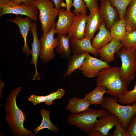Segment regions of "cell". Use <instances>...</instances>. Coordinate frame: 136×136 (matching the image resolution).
Returning <instances> with one entry per match:
<instances>
[{"label":"cell","instance_id":"6da1fadb","mask_svg":"<svg viewBox=\"0 0 136 136\" xmlns=\"http://www.w3.org/2000/svg\"><path fill=\"white\" fill-rule=\"evenodd\" d=\"M22 89L21 87L14 89L7 97L5 106L7 112L6 120L14 135L35 136L31 131L24 127L23 123L26 119L25 114L18 107L16 104V97Z\"/></svg>","mask_w":136,"mask_h":136},{"label":"cell","instance_id":"7a4b0ae2","mask_svg":"<svg viewBox=\"0 0 136 136\" xmlns=\"http://www.w3.org/2000/svg\"><path fill=\"white\" fill-rule=\"evenodd\" d=\"M120 67L110 66L103 69L97 76V85L105 87L110 96L119 99L128 91V83L120 76Z\"/></svg>","mask_w":136,"mask_h":136},{"label":"cell","instance_id":"3957f363","mask_svg":"<svg viewBox=\"0 0 136 136\" xmlns=\"http://www.w3.org/2000/svg\"><path fill=\"white\" fill-rule=\"evenodd\" d=\"M118 98L113 96L104 98L101 105L110 114L116 115L119 119L122 126L126 129L129 123L136 114V102L127 105H121Z\"/></svg>","mask_w":136,"mask_h":136},{"label":"cell","instance_id":"277c9868","mask_svg":"<svg viewBox=\"0 0 136 136\" xmlns=\"http://www.w3.org/2000/svg\"><path fill=\"white\" fill-rule=\"evenodd\" d=\"M109 114L104 108L99 110L89 108L79 113L70 115L67 120L70 124L89 134L92 132L98 117Z\"/></svg>","mask_w":136,"mask_h":136},{"label":"cell","instance_id":"5b68a950","mask_svg":"<svg viewBox=\"0 0 136 136\" xmlns=\"http://www.w3.org/2000/svg\"><path fill=\"white\" fill-rule=\"evenodd\" d=\"M53 3L51 0H33L30 5L39 11V18L43 33L49 31L55 24L59 10L54 7Z\"/></svg>","mask_w":136,"mask_h":136},{"label":"cell","instance_id":"8992f818","mask_svg":"<svg viewBox=\"0 0 136 136\" xmlns=\"http://www.w3.org/2000/svg\"><path fill=\"white\" fill-rule=\"evenodd\" d=\"M134 51L123 47L117 53L122 62L120 68V77L123 81L128 84L135 78Z\"/></svg>","mask_w":136,"mask_h":136},{"label":"cell","instance_id":"52a82bcc","mask_svg":"<svg viewBox=\"0 0 136 136\" xmlns=\"http://www.w3.org/2000/svg\"><path fill=\"white\" fill-rule=\"evenodd\" d=\"M38 9L30 5L22 4L18 5L11 1L0 4V17L8 14H13L17 16L24 15L28 17L37 21L38 20Z\"/></svg>","mask_w":136,"mask_h":136},{"label":"cell","instance_id":"ba28073f","mask_svg":"<svg viewBox=\"0 0 136 136\" xmlns=\"http://www.w3.org/2000/svg\"><path fill=\"white\" fill-rule=\"evenodd\" d=\"M55 33L54 25L49 31L43 33L40 39L41 50L40 58L43 62H48L54 57V49L57 46L58 41L57 37L54 38Z\"/></svg>","mask_w":136,"mask_h":136},{"label":"cell","instance_id":"9c48e42d","mask_svg":"<svg viewBox=\"0 0 136 136\" xmlns=\"http://www.w3.org/2000/svg\"><path fill=\"white\" fill-rule=\"evenodd\" d=\"M105 61L98 59L89 54L81 67L79 69L84 76L88 78H93L98 75L103 69L110 67Z\"/></svg>","mask_w":136,"mask_h":136},{"label":"cell","instance_id":"30bf717a","mask_svg":"<svg viewBox=\"0 0 136 136\" xmlns=\"http://www.w3.org/2000/svg\"><path fill=\"white\" fill-rule=\"evenodd\" d=\"M101 1L99 9L100 16L106 29L110 31L112 26L119 17V15L109 0Z\"/></svg>","mask_w":136,"mask_h":136},{"label":"cell","instance_id":"8fae6325","mask_svg":"<svg viewBox=\"0 0 136 136\" xmlns=\"http://www.w3.org/2000/svg\"><path fill=\"white\" fill-rule=\"evenodd\" d=\"M76 15L74 13L64 9L59 10L58 20L55 24L56 33L58 35H66L72 25Z\"/></svg>","mask_w":136,"mask_h":136},{"label":"cell","instance_id":"7c38bea8","mask_svg":"<svg viewBox=\"0 0 136 136\" xmlns=\"http://www.w3.org/2000/svg\"><path fill=\"white\" fill-rule=\"evenodd\" d=\"M87 17V14L82 13L76 15L67 34L70 39H80L85 37Z\"/></svg>","mask_w":136,"mask_h":136},{"label":"cell","instance_id":"4fadbf2b","mask_svg":"<svg viewBox=\"0 0 136 136\" xmlns=\"http://www.w3.org/2000/svg\"><path fill=\"white\" fill-rule=\"evenodd\" d=\"M32 20V19L28 17L23 18L20 16H17L10 20V21L16 24L18 26L20 33L24 41L22 51L28 56L31 53V50L27 44V37L29 31H30L31 28Z\"/></svg>","mask_w":136,"mask_h":136},{"label":"cell","instance_id":"5bb4252c","mask_svg":"<svg viewBox=\"0 0 136 136\" xmlns=\"http://www.w3.org/2000/svg\"><path fill=\"white\" fill-rule=\"evenodd\" d=\"M120 123L119 119L115 115L110 114L101 116L95 123L92 132L98 130L103 134V136H110V131Z\"/></svg>","mask_w":136,"mask_h":136},{"label":"cell","instance_id":"9a60e30c","mask_svg":"<svg viewBox=\"0 0 136 136\" xmlns=\"http://www.w3.org/2000/svg\"><path fill=\"white\" fill-rule=\"evenodd\" d=\"M30 31L32 34L33 41L31 44V54L32 59L31 62V64H34L35 66V74L31 79L34 80L36 79L40 80V76L38 73L37 64L38 59L40 54L41 50V46L40 40L38 38L36 23L32 22V25Z\"/></svg>","mask_w":136,"mask_h":136},{"label":"cell","instance_id":"2e32d148","mask_svg":"<svg viewBox=\"0 0 136 136\" xmlns=\"http://www.w3.org/2000/svg\"><path fill=\"white\" fill-rule=\"evenodd\" d=\"M123 47L120 41L113 38L111 41L97 50L98 55L101 60L109 64L114 60L115 53Z\"/></svg>","mask_w":136,"mask_h":136},{"label":"cell","instance_id":"e0dca14e","mask_svg":"<svg viewBox=\"0 0 136 136\" xmlns=\"http://www.w3.org/2000/svg\"><path fill=\"white\" fill-rule=\"evenodd\" d=\"M72 52L73 55L79 54L85 52L90 53L97 57L98 55L97 50L92 46L91 40L85 37L80 39H70Z\"/></svg>","mask_w":136,"mask_h":136},{"label":"cell","instance_id":"ac0fdd59","mask_svg":"<svg viewBox=\"0 0 136 136\" xmlns=\"http://www.w3.org/2000/svg\"><path fill=\"white\" fill-rule=\"evenodd\" d=\"M103 22L99 10L90 12L86 24L85 37L88 38L91 40L93 39L94 34L99 29Z\"/></svg>","mask_w":136,"mask_h":136},{"label":"cell","instance_id":"d6986e66","mask_svg":"<svg viewBox=\"0 0 136 136\" xmlns=\"http://www.w3.org/2000/svg\"><path fill=\"white\" fill-rule=\"evenodd\" d=\"M97 34L93 39L92 44L97 50L111 41L112 39L110 31L107 30L105 23L103 22Z\"/></svg>","mask_w":136,"mask_h":136},{"label":"cell","instance_id":"ffe728a7","mask_svg":"<svg viewBox=\"0 0 136 136\" xmlns=\"http://www.w3.org/2000/svg\"><path fill=\"white\" fill-rule=\"evenodd\" d=\"M90 105L87 99L74 97L69 100L65 108L72 114H78L88 109Z\"/></svg>","mask_w":136,"mask_h":136},{"label":"cell","instance_id":"44dd1931","mask_svg":"<svg viewBox=\"0 0 136 136\" xmlns=\"http://www.w3.org/2000/svg\"><path fill=\"white\" fill-rule=\"evenodd\" d=\"M56 48L57 53L63 58L70 59L72 51L70 43V39L66 35H59Z\"/></svg>","mask_w":136,"mask_h":136},{"label":"cell","instance_id":"7402d4cb","mask_svg":"<svg viewBox=\"0 0 136 136\" xmlns=\"http://www.w3.org/2000/svg\"><path fill=\"white\" fill-rule=\"evenodd\" d=\"M106 93L107 90L105 87L97 85L94 90L86 94L84 98L89 100L90 105H101L104 100V95Z\"/></svg>","mask_w":136,"mask_h":136},{"label":"cell","instance_id":"603a6c76","mask_svg":"<svg viewBox=\"0 0 136 136\" xmlns=\"http://www.w3.org/2000/svg\"><path fill=\"white\" fill-rule=\"evenodd\" d=\"M124 19L127 31L136 30V0H133L127 7Z\"/></svg>","mask_w":136,"mask_h":136},{"label":"cell","instance_id":"cb8c5ba5","mask_svg":"<svg viewBox=\"0 0 136 136\" xmlns=\"http://www.w3.org/2000/svg\"><path fill=\"white\" fill-rule=\"evenodd\" d=\"M89 54L88 52H85L80 54L73 55L67 63L66 71L63 77L70 76L76 70L79 69Z\"/></svg>","mask_w":136,"mask_h":136},{"label":"cell","instance_id":"d4e9b609","mask_svg":"<svg viewBox=\"0 0 136 136\" xmlns=\"http://www.w3.org/2000/svg\"><path fill=\"white\" fill-rule=\"evenodd\" d=\"M110 31L112 39H115L121 42L127 32L124 19L117 20L112 26Z\"/></svg>","mask_w":136,"mask_h":136},{"label":"cell","instance_id":"484cf974","mask_svg":"<svg viewBox=\"0 0 136 136\" xmlns=\"http://www.w3.org/2000/svg\"><path fill=\"white\" fill-rule=\"evenodd\" d=\"M50 112L49 110L44 109L41 110L40 113L42 117V122L39 126L34 130L35 136L40 130L44 128H47L51 131L56 132L58 130V128L51 122L50 118Z\"/></svg>","mask_w":136,"mask_h":136},{"label":"cell","instance_id":"4316f807","mask_svg":"<svg viewBox=\"0 0 136 136\" xmlns=\"http://www.w3.org/2000/svg\"><path fill=\"white\" fill-rule=\"evenodd\" d=\"M121 42L123 47L135 51L136 50V30L127 31L124 37Z\"/></svg>","mask_w":136,"mask_h":136},{"label":"cell","instance_id":"83f0119b","mask_svg":"<svg viewBox=\"0 0 136 136\" xmlns=\"http://www.w3.org/2000/svg\"><path fill=\"white\" fill-rule=\"evenodd\" d=\"M116 9L120 19H124L127 8L133 0H109Z\"/></svg>","mask_w":136,"mask_h":136},{"label":"cell","instance_id":"f1b7e54d","mask_svg":"<svg viewBox=\"0 0 136 136\" xmlns=\"http://www.w3.org/2000/svg\"><path fill=\"white\" fill-rule=\"evenodd\" d=\"M118 101L121 104L127 105H131L136 102V82L133 89L126 92L118 99Z\"/></svg>","mask_w":136,"mask_h":136},{"label":"cell","instance_id":"f546056e","mask_svg":"<svg viewBox=\"0 0 136 136\" xmlns=\"http://www.w3.org/2000/svg\"><path fill=\"white\" fill-rule=\"evenodd\" d=\"M65 93V91L64 89L60 88L56 91L53 92L47 95L45 102V104L48 106L51 105L54 100L62 98Z\"/></svg>","mask_w":136,"mask_h":136},{"label":"cell","instance_id":"4dcf8cb0","mask_svg":"<svg viewBox=\"0 0 136 136\" xmlns=\"http://www.w3.org/2000/svg\"><path fill=\"white\" fill-rule=\"evenodd\" d=\"M73 6L74 8L73 12L76 15L80 13L87 14V7L83 0H73Z\"/></svg>","mask_w":136,"mask_h":136},{"label":"cell","instance_id":"1f68e13d","mask_svg":"<svg viewBox=\"0 0 136 136\" xmlns=\"http://www.w3.org/2000/svg\"><path fill=\"white\" fill-rule=\"evenodd\" d=\"M126 130L129 136H136V114L129 123Z\"/></svg>","mask_w":136,"mask_h":136},{"label":"cell","instance_id":"d6a6232c","mask_svg":"<svg viewBox=\"0 0 136 136\" xmlns=\"http://www.w3.org/2000/svg\"><path fill=\"white\" fill-rule=\"evenodd\" d=\"M46 97L47 95L38 96L33 94L30 95L28 99L34 105H36L41 103L45 102Z\"/></svg>","mask_w":136,"mask_h":136},{"label":"cell","instance_id":"836d02e7","mask_svg":"<svg viewBox=\"0 0 136 136\" xmlns=\"http://www.w3.org/2000/svg\"><path fill=\"white\" fill-rule=\"evenodd\" d=\"M113 136H129L126 129L122 126L120 123L116 126Z\"/></svg>","mask_w":136,"mask_h":136},{"label":"cell","instance_id":"e575fe53","mask_svg":"<svg viewBox=\"0 0 136 136\" xmlns=\"http://www.w3.org/2000/svg\"><path fill=\"white\" fill-rule=\"evenodd\" d=\"M83 0L90 12L95 10H99V8L97 0Z\"/></svg>","mask_w":136,"mask_h":136},{"label":"cell","instance_id":"d590c367","mask_svg":"<svg viewBox=\"0 0 136 136\" xmlns=\"http://www.w3.org/2000/svg\"><path fill=\"white\" fill-rule=\"evenodd\" d=\"M33 0H0V4L5 3L11 1L15 4L20 5L22 4L30 5Z\"/></svg>","mask_w":136,"mask_h":136},{"label":"cell","instance_id":"8d00e7d4","mask_svg":"<svg viewBox=\"0 0 136 136\" xmlns=\"http://www.w3.org/2000/svg\"><path fill=\"white\" fill-rule=\"evenodd\" d=\"M53 2L55 7L58 10L61 9L62 7L63 0H52Z\"/></svg>","mask_w":136,"mask_h":136},{"label":"cell","instance_id":"74e56055","mask_svg":"<svg viewBox=\"0 0 136 136\" xmlns=\"http://www.w3.org/2000/svg\"><path fill=\"white\" fill-rule=\"evenodd\" d=\"M66 4V10L69 12L71 11V8L73 6V0H65Z\"/></svg>","mask_w":136,"mask_h":136},{"label":"cell","instance_id":"f35d334b","mask_svg":"<svg viewBox=\"0 0 136 136\" xmlns=\"http://www.w3.org/2000/svg\"><path fill=\"white\" fill-rule=\"evenodd\" d=\"M88 134V135L90 136H103V134L98 130L92 132Z\"/></svg>","mask_w":136,"mask_h":136},{"label":"cell","instance_id":"ab89813d","mask_svg":"<svg viewBox=\"0 0 136 136\" xmlns=\"http://www.w3.org/2000/svg\"><path fill=\"white\" fill-rule=\"evenodd\" d=\"M134 55L135 61V74H136V50L134 51Z\"/></svg>","mask_w":136,"mask_h":136},{"label":"cell","instance_id":"60d3db41","mask_svg":"<svg viewBox=\"0 0 136 136\" xmlns=\"http://www.w3.org/2000/svg\"><path fill=\"white\" fill-rule=\"evenodd\" d=\"M103 0H100V1H103Z\"/></svg>","mask_w":136,"mask_h":136}]
</instances>
